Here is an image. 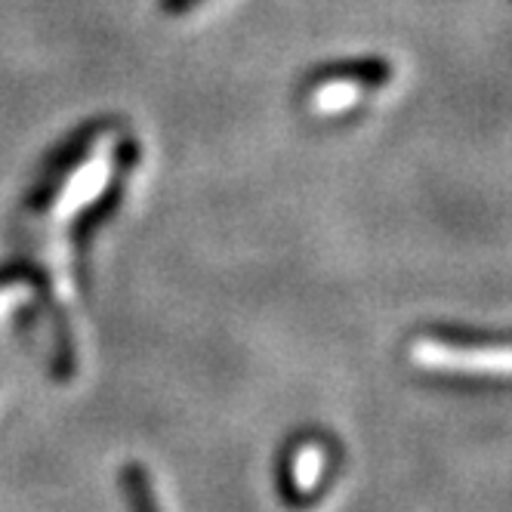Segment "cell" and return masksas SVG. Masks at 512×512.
<instances>
[{
	"instance_id": "cell-2",
	"label": "cell",
	"mask_w": 512,
	"mask_h": 512,
	"mask_svg": "<svg viewBox=\"0 0 512 512\" xmlns=\"http://www.w3.org/2000/svg\"><path fill=\"white\" fill-rule=\"evenodd\" d=\"M358 96H361V84H355V78H334L324 81L312 93V105L321 115H340L358 102Z\"/></svg>"
},
{
	"instance_id": "cell-3",
	"label": "cell",
	"mask_w": 512,
	"mask_h": 512,
	"mask_svg": "<svg viewBox=\"0 0 512 512\" xmlns=\"http://www.w3.org/2000/svg\"><path fill=\"white\" fill-rule=\"evenodd\" d=\"M321 469H324V454L315 445L300 448V454L294 457V485L297 491H312L321 479Z\"/></svg>"
},
{
	"instance_id": "cell-1",
	"label": "cell",
	"mask_w": 512,
	"mask_h": 512,
	"mask_svg": "<svg viewBox=\"0 0 512 512\" xmlns=\"http://www.w3.org/2000/svg\"><path fill=\"white\" fill-rule=\"evenodd\" d=\"M411 358L429 371H463V374H497L512 377L509 346H451L442 340H417Z\"/></svg>"
},
{
	"instance_id": "cell-4",
	"label": "cell",
	"mask_w": 512,
	"mask_h": 512,
	"mask_svg": "<svg viewBox=\"0 0 512 512\" xmlns=\"http://www.w3.org/2000/svg\"><path fill=\"white\" fill-rule=\"evenodd\" d=\"M28 300H31V287L28 284H7V287H0V321L10 318Z\"/></svg>"
}]
</instances>
